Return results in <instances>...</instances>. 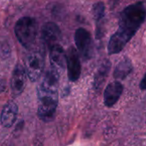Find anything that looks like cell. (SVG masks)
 Wrapping results in <instances>:
<instances>
[{"mask_svg":"<svg viewBox=\"0 0 146 146\" xmlns=\"http://www.w3.org/2000/svg\"><path fill=\"white\" fill-rule=\"evenodd\" d=\"M50 68L62 74L66 67V56L63 48L59 44L50 48Z\"/></svg>","mask_w":146,"mask_h":146,"instance_id":"cell-9","label":"cell"},{"mask_svg":"<svg viewBox=\"0 0 146 146\" xmlns=\"http://www.w3.org/2000/svg\"><path fill=\"white\" fill-rule=\"evenodd\" d=\"M68 75L70 81H76L81 74V63L78 51L74 47H69L65 54Z\"/></svg>","mask_w":146,"mask_h":146,"instance_id":"cell-6","label":"cell"},{"mask_svg":"<svg viewBox=\"0 0 146 146\" xmlns=\"http://www.w3.org/2000/svg\"><path fill=\"white\" fill-rule=\"evenodd\" d=\"M75 45L84 60H89L92 56L93 44L91 33L85 28H78L74 34Z\"/></svg>","mask_w":146,"mask_h":146,"instance_id":"cell-5","label":"cell"},{"mask_svg":"<svg viewBox=\"0 0 146 146\" xmlns=\"http://www.w3.org/2000/svg\"><path fill=\"white\" fill-rule=\"evenodd\" d=\"M140 87H141V90H143V91L145 89V77L142 79V81L140 83Z\"/></svg>","mask_w":146,"mask_h":146,"instance_id":"cell-15","label":"cell"},{"mask_svg":"<svg viewBox=\"0 0 146 146\" xmlns=\"http://www.w3.org/2000/svg\"><path fill=\"white\" fill-rule=\"evenodd\" d=\"M123 92V85L120 81H114L107 86L104 91V102L105 106L112 107L119 100Z\"/></svg>","mask_w":146,"mask_h":146,"instance_id":"cell-10","label":"cell"},{"mask_svg":"<svg viewBox=\"0 0 146 146\" xmlns=\"http://www.w3.org/2000/svg\"><path fill=\"white\" fill-rule=\"evenodd\" d=\"M44 68V54L41 50L31 52L26 61V73L31 81H37L43 74Z\"/></svg>","mask_w":146,"mask_h":146,"instance_id":"cell-4","label":"cell"},{"mask_svg":"<svg viewBox=\"0 0 146 146\" xmlns=\"http://www.w3.org/2000/svg\"><path fill=\"white\" fill-rule=\"evenodd\" d=\"M26 83H27V73L25 68L21 64L18 63L15 65L13 70L11 80H10V88L13 96L17 97L21 95L26 87Z\"/></svg>","mask_w":146,"mask_h":146,"instance_id":"cell-7","label":"cell"},{"mask_svg":"<svg viewBox=\"0 0 146 146\" xmlns=\"http://www.w3.org/2000/svg\"><path fill=\"white\" fill-rule=\"evenodd\" d=\"M110 61H104L101 66L98 68L96 74H95V78H94V88L96 91H100L101 88L103 87L104 86V81L106 80L107 77H108V74L110 73Z\"/></svg>","mask_w":146,"mask_h":146,"instance_id":"cell-12","label":"cell"},{"mask_svg":"<svg viewBox=\"0 0 146 146\" xmlns=\"http://www.w3.org/2000/svg\"><path fill=\"white\" fill-rule=\"evenodd\" d=\"M18 114V106L14 102L7 103L3 108L1 113V124L4 127H10L13 126L16 120V116Z\"/></svg>","mask_w":146,"mask_h":146,"instance_id":"cell-11","label":"cell"},{"mask_svg":"<svg viewBox=\"0 0 146 146\" xmlns=\"http://www.w3.org/2000/svg\"><path fill=\"white\" fill-rule=\"evenodd\" d=\"M38 115L44 122L51 121L56 115L58 105V92L45 89L38 86Z\"/></svg>","mask_w":146,"mask_h":146,"instance_id":"cell-2","label":"cell"},{"mask_svg":"<svg viewBox=\"0 0 146 146\" xmlns=\"http://www.w3.org/2000/svg\"><path fill=\"white\" fill-rule=\"evenodd\" d=\"M145 15V6L143 2L130 4L123 9L120 16L118 30L111 36L108 44L110 55L117 54L123 50L144 23Z\"/></svg>","mask_w":146,"mask_h":146,"instance_id":"cell-1","label":"cell"},{"mask_svg":"<svg viewBox=\"0 0 146 146\" xmlns=\"http://www.w3.org/2000/svg\"><path fill=\"white\" fill-rule=\"evenodd\" d=\"M41 38L44 45L50 49L58 44V41L61 38V30L56 23L51 21L46 22L42 27Z\"/></svg>","mask_w":146,"mask_h":146,"instance_id":"cell-8","label":"cell"},{"mask_svg":"<svg viewBox=\"0 0 146 146\" xmlns=\"http://www.w3.org/2000/svg\"><path fill=\"white\" fill-rule=\"evenodd\" d=\"M133 71V64L130 60L124 59L121 61L115 67L114 77L116 80H124Z\"/></svg>","mask_w":146,"mask_h":146,"instance_id":"cell-13","label":"cell"},{"mask_svg":"<svg viewBox=\"0 0 146 146\" xmlns=\"http://www.w3.org/2000/svg\"><path fill=\"white\" fill-rule=\"evenodd\" d=\"M92 13L97 21H99L101 19H103L105 13V6L104 3L102 2L96 3L92 8Z\"/></svg>","mask_w":146,"mask_h":146,"instance_id":"cell-14","label":"cell"},{"mask_svg":"<svg viewBox=\"0 0 146 146\" xmlns=\"http://www.w3.org/2000/svg\"><path fill=\"white\" fill-rule=\"evenodd\" d=\"M38 32L37 21L34 18L24 16L20 18L15 26V33L22 46L30 50L36 41Z\"/></svg>","mask_w":146,"mask_h":146,"instance_id":"cell-3","label":"cell"}]
</instances>
